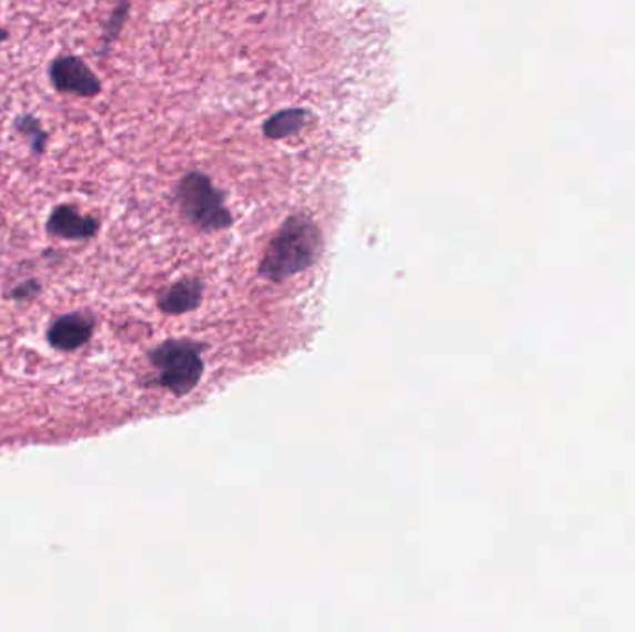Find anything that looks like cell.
I'll use <instances>...</instances> for the list:
<instances>
[{"instance_id":"6da1fadb","label":"cell","mask_w":635,"mask_h":632,"mask_svg":"<svg viewBox=\"0 0 635 632\" xmlns=\"http://www.w3.org/2000/svg\"><path fill=\"white\" fill-rule=\"evenodd\" d=\"M324 248V237L306 217H290L273 237L261 264V275L273 283L294 277L316 264Z\"/></svg>"},{"instance_id":"7a4b0ae2","label":"cell","mask_w":635,"mask_h":632,"mask_svg":"<svg viewBox=\"0 0 635 632\" xmlns=\"http://www.w3.org/2000/svg\"><path fill=\"white\" fill-rule=\"evenodd\" d=\"M175 198L182 215L201 231H222L233 221L222 193L201 173L184 176L177 186Z\"/></svg>"},{"instance_id":"3957f363","label":"cell","mask_w":635,"mask_h":632,"mask_svg":"<svg viewBox=\"0 0 635 632\" xmlns=\"http://www.w3.org/2000/svg\"><path fill=\"white\" fill-rule=\"evenodd\" d=\"M149 360L157 369V385L175 396L190 394L203 375V360L190 342H165L149 353Z\"/></svg>"},{"instance_id":"277c9868","label":"cell","mask_w":635,"mask_h":632,"mask_svg":"<svg viewBox=\"0 0 635 632\" xmlns=\"http://www.w3.org/2000/svg\"><path fill=\"white\" fill-rule=\"evenodd\" d=\"M49 82L60 95L95 99L102 93V82L95 71L77 54H60L49 65Z\"/></svg>"},{"instance_id":"5b68a950","label":"cell","mask_w":635,"mask_h":632,"mask_svg":"<svg viewBox=\"0 0 635 632\" xmlns=\"http://www.w3.org/2000/svg\"><path fill=\"white\" fill-rule=\"evenodd\" d=\"M47 236L63 242H88L101 232V221L95 215L82 214L74 204H58L46 223Z\"/></svg>"},{"instance_id":"8992f818","label":"cell","mask_w":635,"mask_h":632,"mask_svg":"<svg viewBox=\"0 0 635 632\" xmlns=\"http://www.w3.org/2000/svg\"><path fill=\"white\" fill-rule=\"evenodd\" d=\"M95 333V317L85 312H69L57 317L47 328V344L60 353H73L84 347Z\"/></svg>"},{"instance_id":"52a82bcc","label":"cell","mask_w":635,"mask_h":632,"mask_svg":"<svg viewBox=\"0 0 635 632\" xmlns=\"http://www.w3.org/2000/svg\"><path fill=\"white\" fill-rule=\"evenodd\" d=\"M201 289L199 281H181L173 284L170 289L159 297V308L170 316H181L187 312L198 308L201 303Z\"/></svg>"},{"instance_id":"ba28073f","label":"cell","mask_w":635,"mask_h":632,"mask_svg":"<svg viewBox=\"0 0 635 632\" xmlns=\"http://www.w3.org/2000/svg\"><path fill=\"white\" fill-rule=\"evenodd\" d=\"M13 131L23 137L29 151L34 159H43L51 142V132L47 131L46 124L34 113H19L13 118Z\"/></svg>"},{"instance_id":"9c48e42d","label":"cell","mask_w":635,"mask_h":632,"mask_svg":"<svg viewBox=\"0 0 635 632\" xmlns=\"http://www.w3.org/2000/svg\"><path fill=\"white\" fill-rule=\"evenodd\" d=\"M306 119H309V113L303 112V110H284V112L268 119V123L264 124V132L272 140L294 136L309 123Z\"/></svg>"},{"instance_id":"30bf717a","label":"cell","mask_w":635,"mask_h":632,"mask_svg":"<svg viewBox=\"0 0 635 632\" xmlns=\"http://www.w3.org/2000/svg\"><path fill=\"white\" fill-rule=\"evenodd\" d=\"M131 13V2L129 0H120L115 4L114 10L110 12L109 18L102 24L101 47H99V57H109L110 49L120 38L121 30L125 29L127 19Z\"/></svg>"},{"instance_id":"8fae6325","label":"cell","mask_w":635,"mask_h":632,"mask_svg":"<svg viewBox=\"0 0 635 632\" xmlns=\"http://www.w3.org/2000/svg\"><path fill=\"white\" fill-rule=\"evenodd\" d=\"M41 294V283L36 281V278H27L23 283L18 284L16 288L10 292V299L16 300V303H29V300L36 299L38 295Z\"/></svg>"},{"instance_id":"7c38bea8","label":"cell","mask_w":635,"mask_h":632,"mask_svg":"<svg viewBox=\"0 0 635 632\" xmlns=\"http://www.w3.org/2000/svg\"><path fill=\"white\" fill-rule=\"evenodd\" d=\"M10 38H12V34H10V30L4 29V27L0 24V45H4V43H7V41L10 40Z\"/></svg>"}]
</instances>
